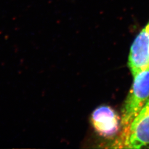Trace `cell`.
<instances>
[{
    "label": "cell",
    "mask_w": 149,
    "mask_h": 149,
    "mask_svg": "<svg viewBox=\"0 0 149 149\" xmlns=\"http://www.w3.org/2000/svg\"><path fill=\"white\" fill-rule=\"evenodd\" d=\"M149 100V68L134 77L133 85L123 107L122 135L128 130L134 119Z\"/></svg>",
    "instance_id": "6da1fadb"
},
{
    "label": "cell",
    "mask_w": 149,
    "mask_h": 149,
    "mask_svg": "<svg viewBox=\"0 0 149 149\" xmlns=\"http://www.w3.org/2000/svg\"><path fill=\"white\" fill-rule=\"evenodd\" d=\"M118 144L124 148L149 147V100L134 119L128 130L121 135Z\"/></svg>",
    "instance_id": "7a4b0ae2"
},
{
    "label": "cell",
    "mask_w": 149,
    "mask_h": 149,
    "mask_svg": "<svg viewBox=\"0 0 149 149\" xmlns=\"http://www.w3.org/2000/svg\"><path fill=\"white\" fill-rule=\"evenodd\" d=\"M128 66L133 77L149 68V22L131 46Z\"/></svg>",
    "instance_id": "3957f363"
},
{
    "label": "cell",
    "mask_w": 149,
    "mask_h": 149,
    "mask_svg": "<svg viewBox=\"0 0 149 149\" xmlns=\"http://www.w3.org/2000/svg\"><path fill=\"white\" fill-rule=\"evenodd\" d=\"M91 119L97 133L106 138L116 136L121 127V119L117 112L106 105L96 108L91 114Z\"/></svg>",
    "instance_id": "277c9868"
}]
</instances>
